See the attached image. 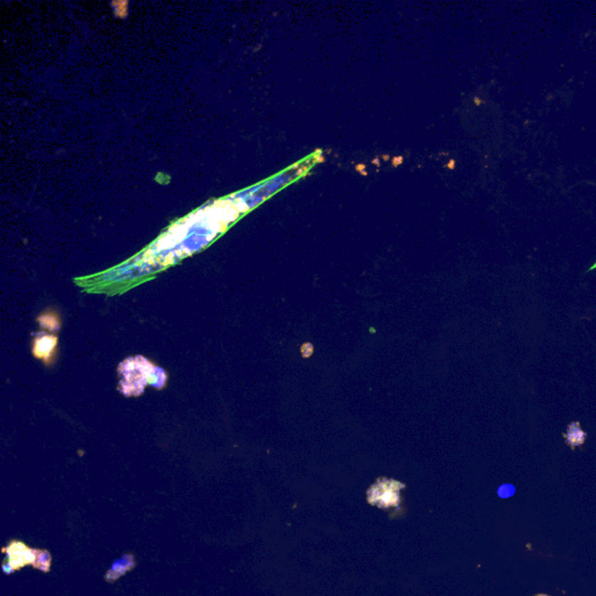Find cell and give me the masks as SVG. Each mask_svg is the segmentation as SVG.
Segmentation results:
<instances>
[{"label": "cell", "instance_id": "277c9868", "mask_svg": "<svg viewBox=\"0 0 596 596\" xmlns=\"http://www.w3.org/2000/svg\"><path fill=\"white\" fill-rule=\"evenodd\" d=\"M596 270V262L594 263L593 266L590 267V270H588V272H592V270Z\"/></svg>", "mask_w": 596, "mask_h": 596}, {"label": "cell", "instance_id": "6da1fadb", "mask_svg": "<svg viewBox=\"0 0 596 596\" xmlns=\"http://www.w3.org/2000/svg\"><path fill=\"white\" fill-rule=\"evenodd\" d=\"M405 488V484L391 479H378L367 491L368 504L378 508H390L400 504V491Z\"/></svg>", "mask_w": 596, "mask_h": 596}, {"label": "cell", "instance_id": "3957f363", "mask_svg": "<svg viewBox=\"0 0 596 596\" xmlns=\"http://www.w3.org/2000/svg\"><path fill=\"white\" fill-rule=\"evenodd\" d=\"M564 437L566 444L570 445L572 449H574L575 446L582 445L587 438L586 432L581 430L579 422L570 424L568 427V432L565 433Z\"/></svg>", "mask_w": 596, "mask_h": 596}, {"label": "cell", "instance_id": "8992f818", "mask_svg": "<svg viewBox=\"0 0 596 596\" xmlns=\"http://www.w3.org/2000/svg\"><path fill=\"white\" fill-rule=\"evenodd\" d=\"M536 596H550V595H545V594H538V595H536Z\"/></svg>", "mask_w": 596, "mask_h": 596}, {"label": "cell", "instance_id": "5b68a950", "mask_svg": "<svg viewBox=\"0 0 596 596\" xmlns=\"http://www.w3.org/2000/svg\"><path fill=\"white\" fill-rule=\"evenodd\" d=\"M449 167H453V166H454V162H453V161L452 162H449Z\"/></svg>", "mask_w": 596, "mask_h": 596}, {"label": "cell", "instance_id": "7a4b0ae2", "mask_svg": "<svg viewBox=\"0 0 596 596\" xmlns=\"http://www.w3.org/2000/svg\"><path fill=\"white\" fill-rule=\"evenodd\" d=\"M134 566L133 563V557L132 555H124L117 560L115 564L110 568L109 573L106 574V579L107 580H116L118 577L125 574L127 570H131V568Z\"/></svg>", "mask_w": 596, "mask_h": 596}]
</instances>
